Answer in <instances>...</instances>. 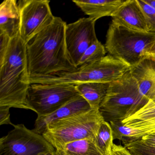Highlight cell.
<instances>
[{
  "instance_id": "obj_1",
  "label": "cell",
  "mask_w": 155,
  "mask_h": 155,
  "mask_svg": "<svg viewBox=\"0 0 155 155\" xmlns=\"http://www.w3.org/2000/svg\"><path fill=\"white\" fill-rule=\"evenodd\" d=\"M67 24L55 17L52 23L26 43L30 78L49 76L78 69L71 61L65 41Z\"/></svg>"
},
{
  "instance_id": "obj_2",
  "label": "cell",
  "mask_w": 155,
  "mask_h": 155,
  "mask_svg": "<svg viewBox=\"0 0 155 155\" xmlns=\"http://www.w3.org/2000/svg\"><path fill=\"white\" fill-rule=\"evenodd\" d=\"M30 85L26 44L19 34L0 56V106L31 110L28 101Z\"/></svg>"
},
{
  "instance_id": "obj_3",
  "label": "cell",
  "mask_w": 155,
  "mask_h": 155,
  "mask_svg": "<svg viewBox=\"0 0 155 155\" xmlns=\"http://www.w3.org/2000/svg\"><path fill=\"white\" fill-rule=\"evenodd\" d=\"M149 101L139 90L130 70L109 84L99 110L107 122L122 121L143 107Z\"/></svg>"
},
{
  "instance_id": "obj_4",
  "label": "cell",
  "mask_w": 155,
  "mask_h": 155,
  "mask_svg": "<svg viewBox=\"0 0 155 155\" xmlns=\"http://www.w3.org/2000/svg\"><path fill=\"white\" fill-rule=\"evenodd\" d=\"M130 67L110 55L99 61L78 68L74 71L30 78L31 84H66L76 85L86 82L110 83L121 78Z\"/></svg>"
},
{
  "instance_id": "obj_5",
  "label": "cell",
  "mask_w": 155,
  "mask_h": 155,
  "mask_svg": "<svg viewBox=\"0 0 155 155\" xmlns=\"http://www.w3.org/2000/svg\"><path fill=\"white\" fill-rule=\"evenodd\" d=\"M155 41V33L126 28L111 22L106 35V51L130 67L147 57V51Z\"/></svg>"
},
{
  "instance_id": "obj_6",
  "label": "cell",
  "mask_w": 155,
  "mask_h": 155,
  "mask_svg": "<svg viewBox=\"0 0 155 155\" xmlns=\"http://www.w3.org/2000/svg\"><path fill=\"white\" fill-rule=\"evenodd\" d=\"M104 121L99 110L92 109L50 123L42 135L57 149L73 141L94 139Z\"/></svg>"
},
{
  "instance_id": "obj_7",
  "label": "cell",
  "mask_w": 155,
  "mask_h": 155,
  "mask_svg": "<svg viewBox=\"0 0 155 155\" xmlns=\"http://www.w3.org/2000/svg\"><path fill=\"white\" fill-rule=\"evenodd\" d=\"M79 95L75 85L33 83L29 88L28 101L38 116H45Z\"/></svg>"
},
{
  "instance_id": "obj_8",
  "label": "cell",
  "mask_w": 155,
  "mask_h": 155,
  "mask_svg": "<svg viewBox=\"0 0 155 155\" xmlns=\"http://www.w3.org/2000/svg\"><path fill=\"white\" fill-rule=\"evenodd\" d=\"M13 126V130L0 139V155H41L56 150L42 135L23 124Z\"/></svg>"
},
{
  "instance_id": "obj_9",
  "label": "cell",
  "mask_w": 155,
  "mask_h": 155,
  "mask_svg": "<svg viewBox=\"0 0 155 155\" xmlns=\"http://www.w3.org/2000/svg\"><path fill=\"white\" fill-rule=\"evenodd\" d=\"M48 0H19V35L25 43L53 22V16Z\"/></svg>"
},
{
  "instance_id": "obj_10",
  "label": "cell",
  "mask_w": 155,
  "mask_h": 155,
  "mask_svg": "<svg viewBox=\"0 0 155 155\" xmlns=\"http://www.w3.org/2000/svg\"><path fill=\"white\" fill-rule=\"evenodd\" d=\"M96 22L90 18H81L66 26L65 41L67 51L71 61L78 68L84 52L98 40L95 31Z\"/></svg>"
},
{
  "instance_id": "obj_11",
  "label": "cell",
  "mask_w": 155,
  "mask_h": 155,
  "mask_svg": "<svg viewBox=\"0 0 155 155\" xmlns=\"http://www.w3.org/2000/svg\"><path fill=\"white\" fill-rule=\"evenodd\" d=\"M92 109L87 101L81 95L67 102L53 113L45 116H38L33 131L42 135L48 125L52 122L69 117Z\"/></svg>"
},
{
  "instance_id": "obj_12",
  "label": "cell",
  "mask_w": 155,
  "mask_h": 155,
  "mask_svg": "<svg viewBox=\"0 0 155 155\" xmlns=\"http://www.w3.org/2000/svg\"><path fill=\"white\" fill-rule=\"evenodd\" d=\"M111 22L126 28L148 32L145 17L137 0H127L111 16Z\"/></svg>"
},
{
  "instance_id": "obj_13",
  "label": "cell",
  "mask_w": 155,
  "mask_h": 155,
  "mask_svg": "<svg viewBox=\"0 0 155 155\" xmlns=\"http://www.w3.org/2000/svg\"><path fill=\"white\" fill-rule=\"evenodd\" d=\"M130 71L135 79L140 94L155 102V58L147 56Z\"/></svg>"
},
{
  "instance_id": "obj_14",
  "label": "cell",
  "mask_w": 155,
  "mask_h": 155,
  "mask_svg": "<svg viewBox=\"0 0 155 155\" xmlns=\"http://www.w3.org/2000/svg\"><path fill=\"white\" fill-rule=\"evenodd\" d=\"M124 2L123 0H74L72 2L88 18L97 21L103 17H111Z\"/></svg>"
},
{
  "instance_id": "obj_15",
  "label": "cell",
  "mask_w": 155,
  "mask_h": 155,
  "mask_svg": "<svg viewBox=\"0 0 155 155\" xmlns=\"http://www.w3.org/2000/svg\"><path fill=\"white\" fill-rule=\"evenodd\" d=\"M16 0H5L0 5V33L12 38L19 34L20 13Z\"/></svg>"
},
{
  "instance_id": "obj_16",
  "label": "cell",
  "mask_w": 155,
  "mask_h": 155,
  "mask_svg": "<svg viewBox=\"0 0 155 155\" xmlns=\"http://www.w3.org/2000/svg\"><path fill=\"white\" fill-rule=\"evenodd\" d=\"M110 83L86 82L76 85V88L92 109L99 110L107 94Z\"/></svg>"
},
{
  "instance_id": "obj_17",
  "label": "cell",
  "mask_w": 155,
  "mask_h": 155,
  "mask_svg": "<svg viewBox=\"0 0 155 155\" xmlns=\"http://www.w3.org/2000/svg\"><path fill=\"white\" fill-rule=\"evenodd\" d=\"M54 155H103L93 139H86L73 141L57 149Z\"/></svg>"
},
{
  "instance_id": "obj_18",
  "label": "cell",
  "mask_w": 155,
  "mask_h": 155,
  "mask_svg": "<svg viewBox=\"0 0 155 155\" xmlns=\"http://www.w3.org/2000/svg\"><path fill=\"white\" fill-rule=\"evenodd\" d=\"M113 137L112 129L110 124L104 121L93 140L97 147L103 155H109L113 144Z\"/></svg>"
},
{
  "instance_id": "obj_19",
  "label": "cell",
  "mask_w": 155,
  "mask_h": 155,
  "mask_svg": "<svg viewBox=\"0 0 155 155\" xmlns=\"http://www.w3.org/2000/svg\"><path fill=\"white\" fill-rule=\"evenodd\" d=\"M113 134V140L122 141L123 145L139 140L137 129L123 125L121 121L110 122Z\"/></svg>"
},
{
  "instance_id": "obj_20",
  "label": "cell",
  "mask_w": 155,
  "mask_h": 155,
  "mask_svg": "<svg viewBox=\"0 0 155 155\" xmlns=\"http://www.w3.org/2000/svg\"><path fill=\"white\" fill-rule=\"evenodd\" d=\"M155 119V102L149 100L143 107L121 122L125 126L131 127L137 123L150 121Z\"/></svg>"
},
{
  "instance_id": "obj_21",
  "label": "cell",
  "mask_w": 155,
  "mask_h": 155,
  "mask_svg": "<svg viewBox=\"0 0 155 155\" xmlns=\"http://www.w3.org/2000/svg\"><path fill=\"white\" fill-rule=\"evenodd\" d=\"M105 46L98 40L91 45L81 58L78 68L93 64L106 56Z\"/></svg>"
},
{
  "instance_id": "obj_22",
  "label": "cell",
  "mask_w": 155,
  "mask_h": 155,
  "mask_svg": "<svg viewBox=\"0 0 155 155\" xmlns=\"http://www.w3.org/2000/svg\"><path fill=\"white\" fill-rule=\"evenodd\" d=\"M145 17L149 32L155 33V8L145 2V0H137Z\"/></svg>"
},
{
  "instance_id": "obj_23",
  "label": "cell",
  "mask_w": 155,
  "mask_h": 155,
  "mask_svg": "<svg viewBox=\"0 0 155 155\" xmlns=\"http://www.w3.org/2000/svg\"><path fill=\"white\" fill-rule=\"evenodd\" d=\"M124 147L132 155H155V147L147 146L140 140L124 145Z\"/></svg>"
},
{
  "instance_id": "obj_24",
  "label": "cell",
  "mask_w": 155,
  "mask_h": 155,
  "mask_svg": "<svg viewBox=\"0 0 155 155\" xmlns=\"http://www.w3.org/2000/svg\"><path fill=\"white\" fill-rule=\"evenodd\" d=\"M11 108L6 106H0V125H12L10 119V109Z\"/></svg>"
},
{
  "instance_id": "obj_25",
  "label": "cell",
  "mask_w": 155,
  "mask_h": 155,
  "mask_svg": "<svg viewBox=\"0 0 155 155\" xmlns=\"http://www.w3.org/2000/svg\"><path fill=\"white\" fill-rule=\"evenodd\" d=\"M109 155H132L129 151L124 147L121 145H116L113 143L111 146Z\"/></svg>"
},
{
  "instance_id": "obj_26",
  "label": "cell",
  "mask_w": 155,
  "mask_h": 155,
  "mask_svg": "<svg viewBox=\"0 0 155 155\" xmlns=\"http://www.w3.org/2000/svg\"><path fill=\"white\" fill-rule=\"evenodd\" d=\"M140 140L147 146L155 147V131L143 136Z\"/></svg>"
},
{
  "instance_id": "obj_27",
  "label": "cell",
  "mask_w": 155,
  "mask_h": 155,
  "mask_svg": "<svg viewBox=\"0 0 155 155\" xmlns=\"http://www.w3.org/2000/svg\"><path fill=\"white\" fill-rule=\"evenodd\" d=\"M147 56L154 57L155 58V41L151 44L149 48L147 51Z\"/></svg>"
},
{
  "instance_id": "obj_28",
  "label": "cell",
  "mask_w": 155,
  "mask_h": 155,
  "mask_svg": "<svg viewBox=\"0 0 155 155\" xmlns=\"http://www.w3.org/2000/svg\"><path fill=\"white\" fill-rule=\"evenodd\" d=\"M145 2L155 8V0H145Z\"/></svg>"
},
{
  "instance_id": "obj_29",
  "label": "cell",
  "mask_w": 155,
  "mask_h": 155,
  "mask_svg": "<svg viewBox=\"0 0 155 155\" xmlns=\"http://www.w3.org/2000/svg\"><path fill=\"white\" fill-rule=\"evenodd\" d=\"M53 153L54 152H48V153H45V154H42L41 155H54Z\"/></svg>"
}]
</instances>
